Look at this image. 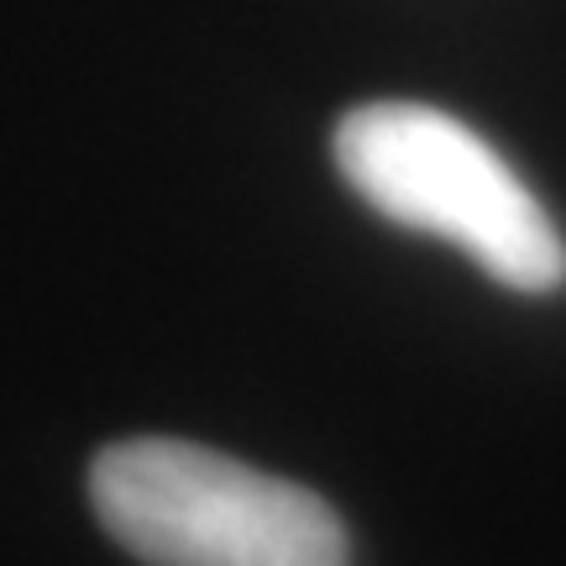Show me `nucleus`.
<instances>
[{"instance_id": "nucleus-1", "label": "nucleus", "mask_w": 566, "mask_h": 566, "mask_svg": "<svg viewBox=\"0 0 566 566\" xmlns=\"http://www.w3.org/2000/svg\"><path fill=\"white\" fill-rule=\"evenodd\" d=\"M352 195L384 221L462 247L514 294H556L566 242L509 158L451 111L420 101H367L331 137Z\"/></svg>"}, {"instance_id": "nucleus-2", "label": "nucleus", "mask_w": 566, "mask_h": 566, "mask_svg": "<svg viewBox=\"0 0 566 566\" xmlns=\"http://www.w3.org/2000/svg\"><path fill=\"white\" fill-rule=\"evenodd\" d=\"M105 535L147 566H352L321 493L174 436H132L90 467Z\"/></svg>"}]
</instances>
